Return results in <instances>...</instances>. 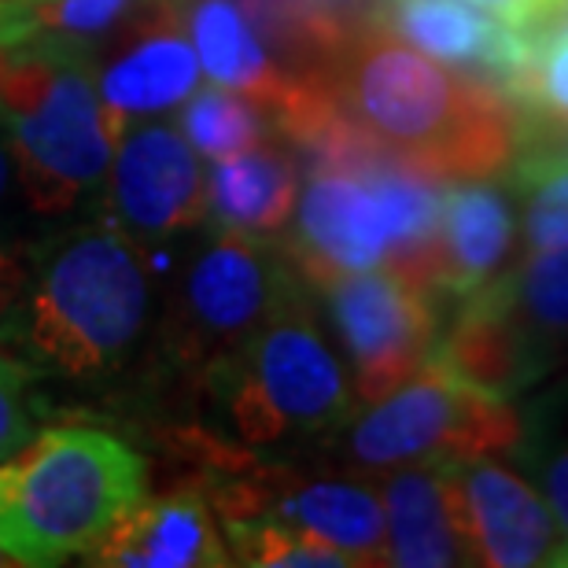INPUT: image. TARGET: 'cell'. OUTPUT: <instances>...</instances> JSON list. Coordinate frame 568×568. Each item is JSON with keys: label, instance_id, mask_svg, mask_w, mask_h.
<instances>
[{"label": "cell", "instance_id": "8fae6325", "mask_svg": "<svg viewBox=\"0 0 568 568\" xmlns=\"http://www.w3.org/2000/svg\"><path fill=\"white\" fill-rule=\"evenodd\" d=\"M200 55L192 44L178 0L159 4L119 38L115 55L100 67V100L115 141L138 119L181 108L200 89Z\"/></svg>", "mask_w": 568, "mask_h": 568}, {"label": "cell", "instance_id": "30bf717a", "mask_svg": "<svg viewBox=\"0 0 568 568\" xmlns=\"http://www.w3.org/2000/svg\"><path fill=\"white\" fill-rule=\"evenodd\" d=\"M108 211L144 252L207 219V178L200 152L178 126H130L108 170Z\"/></svg>", "mask_w": 568, "mask_h": 568}, {"label": "cell", "instance_id": "7a4b0ae2", "mask_svg": "<svg viewBox=\"0 0 568 568\" xmlns=\"http://www.w3.org/2000/svg\"><path fill=\"white\" fill-rule=\"evenodd\" d=\"M148 462L104 428L67 425L0 462V550L52 568L89 558L144 503Z\"/></svg>", "mask_w": 568, "mask_h": 568}, {"label": "cell", "instance_id": "d4e9b609", "mask_svg": "<svg viewBox=\"0 0 568 568\" xmlns=\"http://www.w3.org/2000/svg\"><path fill=\"white\" fill-rule=\"evenodd\" d=\"M159 4L166 0H41L33 4V16H38V33L44 38L97 52L100 41L122 38Z\"/></svg>", "mask_w": 568, "mask_h": 568}, {"label": "cell", "instance_id": "e0dca14e", "mask_svg": "<svg viewBox=\"0 0 568 568\" xmlns=\"http://www.w3.org/2000/svg\"><path fill=\"white\" fill-rule=\"evenodd\" d=\"M178 8L203 74L214 85L252 97L277 122V111L288 104L306 74H295L281 60L241 0H178Z\"/></svg>", "mask_w": 568, "mask_h": 568}, {"label": "cell", "instance_id": "7c38bea8", "mask_svg": "<svg viewBox=\"0 0 568 568\" xmlns=\"http://www.w3.org/2000/svg\"><path fill=\"white\" fill-rule=\"evenodd\" d=\"M462 484L476 558L491 568L561 565L568 539L550 503L531 491L528 480L498 458H473L454 465Z\"/></svg>", "mask_w": 568, "mask_h": 568}, {"label": "cell", "instance_id": "484cf974", "mask_svg": "<svg viewBox=\"0 0 568 568\" xmlns=\"http://www.w3.org/2000/svg\"><path fill=\"white\" fill-rule=\"evenodd\" d=\"M233 561L255 568H351L358 565L333 542L311 536L300 528H284L274 520H244V525H225Z\"/></svg>", "mask_w": 568, "mask_h": 568}, {"label": "cell", "instance_id": "2e32d148", "mask_svg": "<svg viewBox=\"0 0 568 568\" xmlns=\"http://www.w3.org/2000/svg\"><path fill=\"white\" fill-rule=\"evenodd\" d=\"M514 241L517 214L503 185L491 178L450 181L443 189L432 288L439 300H469L503 274Z\"/></svg>", "mask_w": 568, "mask_h": 568}, {"label": "cell", "instance_id": "6da1fadb", "mask_svg": "<svg viewBox=\"0 0 568 568\" xmlns=\"http://www.w3.org/2000/svg\"><path fill=\"white\" fill-rule=\"evenodd\" d=\"M362 130L443 185L495 178L525 141L520 108L487 78L432 60L381 22H366L325 67Z\"/></svg>", "mask_w": 568, "mask_h": 568}, {"label": "cell", "instance_id": "4fadbf2b", "mask_svg": "<svg viewBox=\"0 0 568 568\" xmlns=\"http://www.w3.org/2000/svg\"><path fill=\"white\" fill-rule=\"evenodd\" d=\"M89 561L104 568H222L233 554L196 476L133 506Z\"/></svg>", "mask_w": 568, "mask_h": 568}, {"label": "cell", "instance_id": "d6a6232c", "mask_svg": "<svg viewBox=\"0 0 568 568\" xmlns=\"http://www.w3.org/2000/svg\"><path fill=\"white\" fill-rule=\"evenodd\" d=\"M8 565H19V561L11 558V554H4V550H0V568H8Z\"/></svg>", "mask_w": 568, "mask_h": 568}, {"label": "cell", "instance_id": "9a60e30c", "mask_svg": "<svg viewBox=\"0 0 568 568\" xmlns=\"http://www.w3.org/2000/svg\"><path fill=\"white\" fill-rule=\"evenodd\" d=\"M388 561L403 568L480 565L454 465H399L384 476Z\"/></svg>", "mask_w": 568, "mask_h": 568}, {"label": "cell", "instance_id": "d6986e66", "mask_svg": "<svg viewBox=\"0 0 568 568\" xmlns=\"http://www.w3.org/2000/svg\"><path fill=\"white\" fill-rule=\"evenodd\" d=\"M300 163L281 144L266 141L211 166L207 214L219 230L270 241L300 207Z\"/></svg>", "mask_w": 568, "mask_h": 568}, {"label": "cell", "instance_id": "ac0fdd59", "mask_svg": "<svg viewBox=\"0 0 568 568\" xmlns=\"http://www.w3.org/2000/svg\"><path fill=\"white\" fill-rule=\"evenodd\" d=\"M484 292L514 336L525 392L568 369V247L528 255Z\"/></svg>", "mask_w": 568, "mask_h": 568}, {"label": "cell", "instance_id": "3957f363", "mask_svg": "<svg viewBox=\"0 0 568 568\" xmlns=\"http://www.w3.org/2000/svg\"><path fill=\"white\" fill-rule=\"evenodd\" d=\"M0 122L30 211L63 214L108 181L119 141L93 52L44 33L0 49Z\"/></svg>", "mask_w": 568, "mask_h": 568}, {"label": "cell", "instance_id": "5b68a950", "mask_svg": "<svg viewBox=\"0 0 568 568\" xmlns=\"http://www.w3.org/2000/svg\"><path fill=\"white\" fill-rule=\"evenodd\" d=\"M203 381L244 447L333 436L351 425L358 399L303 292Z\"/></svg>", "mask_w": 568, "mask_h": 568}, {"label": "cell", "instance_id": "9c48e42d", "mask_svg": "<svg viewBox=\"0 0 568 568\" xmlns=\"http://www.w3.org/2000/svg\"><path fill=\"white\" fill-rule=\"evenodd\" d=\"M328 322L351 362L362 403H377L410 381L439 344V295L399 266H377L322 288Z\"/></svg>", "mask_w": 568, "mask_h": 568}, {"label": "cell", "instance_id": "603a6c76", "mask_svg": "<svg viewBox=\"0 0 568 568\" xmlns=\"http://www.w3.org/2000/svg\"><path fill=\"white\" fill-rule=\"evenodd\" d=\"M517 189L525 200L528 255L568 247V155L528 141V152L517 163Z\"/></svg>", "mask_w": 568, "mask_h": 568}, {"label": "cell", "instance_id": "836d02e7", "mask_svg": "<svg viewBox=\"0 0 568 568\" xmlns=\"http://www.w3.org/2000/svg\"><path fill=\"white\" fill-rule=\"evenodd\" d=\"M27 4H41V0H27Z\"/></svg>", "mask_w": 568, "mask_h": 568}, {"label": "cell", "instance_id": "44dd1931", "mask_svg": "<svg viewBox=\"0 0 568 568\" xmlns=\"http://www.w3.org/2000/svg\"><path fill=\"white\" fill-rule=\"evenodd\" d=\"M178 130L185 133V141L196 148L203 159L219 163V159L252 152V148L266 144L270 133L277 130V122L263 104H255L252 97H241L222 85H207V89H196V93L181 104Z\"/></svg>", "mask_w": 568, "mask_h": 568}, {"label": "cell", "instance_id": "1f68e13d", "mask_svg": "<svg viewBox=\"0 0 568 568\" xmlns=\"http://www.w3.org/2000/svg\"><path fill=\"white\" fill-rule=\"evenodd\" d=\"M542 144L554 148V152L568 155V130H554V138H550V141H542Z\"/></svg>", "mask_w": 568, "mask_h": 568}, {"label": "cell", "instance_id": "ffe728a7", "mask_svg": "<svg viewBox=\"0 0 568 568\" xmlns=\"http://www.w3.org/2000/svg\"><path fill=\"white\" fill-rule=\"evenodd\" d=\"M295 74L325 71L381 0H241Z\"/></svg>", "mask_w": 568, "mask_h": 568}, {"label": "cell", "instance_id": "4316f807", "mask_svg": "<svg viewBox=\"0 0 568 568\" xmlns=\"http://www.w3.org/2000/svg\"><path fill=\"white\" fill-rule=\"evenodd\" d=\"M30 384L33 373L27 362L0 351V462L11 458V454L22 450L33 439Z\"/></svg>", "mask_w": 568, "mask_h": 568}, {"label": "cell", "instance_id": "5bb4252c", "mask_svg": "<svg viewBox=\"0 0 568 568\" xmlns=\"http://www.w3.org/2000/svg\"><path fill=\"white\" fill-rule=\"evenodd\" d=\"M373 22L399 33L432 60L487 78L498 89L517 82L531 52L528 30L506 27L469 0H381Z\"/></svg>", "mask_w": 568, "mask_h": 568}, {"label": "cell", "instance_id": "7402d4cb", "mask_svg": "<svg viewBox=\"0 0 568 568\" xmlns=\"http://www.w3.org/2000/svg\"><path fill=\"white\" fill-rule=\"evenodd\" d=\"M520 422L525 428L514 454L520 469L542 487V498L550 503L568 539V381L542 392ZM561 565H568V550Z\"/></svg>", "mask_w": 568, "mask_h": 568}, {"label": "cell", "instance_id": "cb8c5ba5", "mask_svg": "<svg viewBox=\"0 0 568 568\" xmlns=\"http://www.w3.org/2000/svg\"><path fill=\"white\" fill-rule=\"evenodd\" d=\"M528 63L506 97L520 108V115H536L550 130H568V11L528 30Z\"/></svg>", "mask_w": 568, "mask_h": 568}, {"label": "cell", "instance_id": "52a82bcc", "mask_svg": "<svg viewBox=\"0 0 568 568\" xmlns=\"http://www.w3.org/2000/svg\"><path fill=\"white\" fill-rule=\"evenodd\" d=\"M295 292H303V277L288 252H274L258 236L219 230L189 258L170 295L163 322L170 362L192 377H207Z\"/></svg>", "mask_w": 568, "mask_h": 568}, {"label": "cell", "instance_id": "277c9868", "mask_svg": "<svg viewBox=\"0 0 568 568\" xmlns=\"http://www.w3.org/2000/svg\"><path fill=\"white\" fill-rule=\"evenodd\" d=\"M144 247L122 230H78L38 258L22 344L71 381L119 373L152 317Z\"/></svg>", "mask_w": 568, "mask_h": 568}, {"label": "cell", "instance_id": "8992f818", "mask_svg": "<svg viewBox=\"0 0 568 568\" xmlns=\"http://www.w3.org/2000/svg\"><path fill=\"white\" fill-rule=\"evenodd\" d=\"M520 414L509 395L462 377L432 355L410 381L369 403L347 432V454L362 469L399 465H458L517 450Z\"/></svg>", "mask_w": 568, "mask_h": 568}, {"label": "cell", "instance_id": "f546056e", "mask_svg": "<svg viewBox=\"0 0 568 568\" xmlns=\"http://www.w3.org/2000/svg\"><path fill=\"white\" fill-rule=\"evenodd\" d=\"M38 33V16L27 0H0V49L22 44Z\"/></svg>", "mask_w": 568, "mask_h": 568}, {"label": "cell", "instance_id": "4dcf8cb0", "mask_svg": "<svg viewBox=\"0 0 568 568\" xmlns=\"http://www.w3.org/2000/svg\"><path fill=\"white\" fill-rule=\"evenodd\" d=\"M19 181V170H16V155H11V141L4 133V122H0V203L11 192V185Z\"/></svg>", "mask_w": 568, "mask_h": 568}, {"label": "cell", "instance_id": "83f0119b", "mask_svg": "<svg viewBox=\"0 0 568 568\" xmlns=\"http://www.w3.org/2000/svg\"><path fill=\"white\" fill-rule=\"evenodd\" d=\"M33 270L38 258L27 244L0 241V339L22 336V311H27Z\"/></svg>", "mask_w": 568, "mask_h": 568}, {"label": "cell", "instance_id": "f1b7e54d", "mask_svg": "<svg viewBox=\"0 0 568 568\" xmlns=\"http://www.w3.org/2000/svg\"><path fill=\"white\" fill-rule=\"evenodd\" d=\"M469 4L484 8L487 16H495L498 22L517 30H536L542 22L558 19L561 11H568V0H469Z\"/></svg>", "mask_w": 568, "mask_h": 568}, {"label": "cell", "instance_id": "ba28073f", "mask_svg": "<svg viewBox=\"0 0 568 568\" xmlns=\"http://www.w3.org/2000/svg\"><path fill=\"white\" fill-rule=\"evenodd\" d=\"M200 480L222 528L244 520H274L333 542L358 565H392L384 503L366 484L303 476L288 465L252 454L222 473H200Z\"/></svg>", "mask_w": 568, "mask_h": 568}]
</instances>
